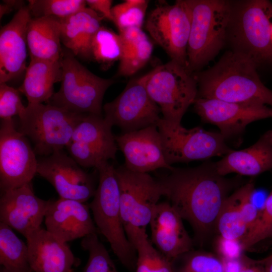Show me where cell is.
<instances>
[{"label": "cell", "instance_id": "cell-1", "mask_svg": "<svg viewBox=\"0 0 272 272\" xmlns=\"http://www.w3.org/2000/svg\"><path fill=\"white\" fill-rule=\"evenodd\" d=\"M168 170V174L158 178L164 196L182 219L190 223L196 241L202 244L215 229L221 208L239 180L221 175L215 162L210 161L195 167Z\"/></svg>", "mask_w": 272, "mask_h": 272}, {"label": "cell", "instance_id": "cell-2", "mask_svg": "<svg viewBox=\"0 0 272 272\" xmlns=\"http://www.w3.org/2000/svg\"><path fill=\"white\" fill-rule=\"evenodd\" d=\"M257 67L244 54L227 52L214 66L194 75L198 87L197 97L272 109V90L261 81Z\"/></svg>", "mask_w": 272, "mask_h": 272}, {"label": "cell", "instance_id": "cell-3", "mask_svg": "<svg viewBox=\"0 0 272 272\" xmlns=\"http://www.w3.org/2000/svg\"><path fill=\"white\" fill-rule=\"evenodd\" d=\"M190 15L187 66L192 73L214 58L224 44L232 6L225 0H186Z\"/></svg>", "mask_w": 272, "mask_h": 272}, {"label": "cell", "instance_id": "cell-4", "mask_svg": "<svg viewBox=\"0 0 272 272\" xmlns=\"http://www.w3.org/2000/svg\"><path fill=\"white\" fill-rule=\"evenodd\" d=\"M97 169L99 183L89 206L94 222L121 263L129 270L134 271L137 251L129 242L123 228L115 168L108 162Z\"/></svg>", "mask_w": 272, "mask_h": 272}, {"label": "cell", "instance_id": "cell-5", "mask_svg": "<svg viewBox=\"0 0 272 272\" xmlns=\"http://www.w3.org/2000/svg\"><path fill=\"white\" fill-rule=\"evenodd\" d=\"M115 173L123 228L134 248L137 242L147 235V226L159 200L164 196V188L158 179L149 173L132 171L124 165L115 168Z\"/></svg>", "mask_w": 272, "mask_h": 272}, {"label": "cell", "instance_id": "cell-6", "mask_svg": "<svg viewBox=\"0 0 272 272\" xmlns=\"http://www.w3.org/2000/svg\"><path fill=\"white\" fill-rule=\"evenodd\" d=\"M70 50L62 51L61 85L47 103L72 112L102 116V101L114 80L92 73Z\"/></svg>", "mask_w": 272, "mask_h": 272}, {"label": "cell", "instance_id": "cell-7", "mask_svg": "<svg viewBox=\"0 0 272 272\" xmlns=\"http://www.w3.org/2000/svg\"><path fill=\"white\" fill-rule=\"evenodd\" d=\"M272 4L266 0L240 3L232 11L228 29L233 50L249 57L257 66L272 65Z\"/></svg>", "mask_w": 272, "mask_h": 272}, {"label": "cell", "instance_id": "cell-8", "mask_svg": "<svg viewBox=\"0 0 272 272\" xmlns=\"http://www.w3.org/2000/svg\"><path fill=\"white\" fill-rule=\"evenodd\" d=\"M84 115L49 103L28 104L19 116V130L33 142L36 154L46 157L66 148Z\"/></svg>", "mask_w": 272, "mask_h": 272}, {"label": "cell", "instance_id": "cell-9", "mask_svg": "<svg viewBox=\"0 0 272 272\" xmlns=\"http://www.w3.org/2000/svg\"><path fill=\"white\" fill-rule=\"evenodd\" d=\"M197 83L187 68L173 61L150 71L146 83L147 92L159 106L162 118L181 124L189 106L197 95Z\"/></svg>", "mask_w": 272, "mask_h": 272}, {"label": "cell", "instance_id": "cell-10", "mask_svg": "<svg viewBox=\"0 0 272 272\" xmlns=\"http://www.w3.org/2000/svg\"><path fill=\"white\" fill-rule=\"evenodd\" d=\"M167 163H187L226 155L233 150L220 132L200 127L187 129L162 118L157 124Z\"/></svg>", "mask_w": 272, "mask_h": 272}, {"label": "cell", "instance_id": "cell-11", "mask_svg": "<svg viewBox=\"0 0 272 272\" xmlns=\"http://www.w3.org/2000/svg\"><path fill=\"white\" fill-rule=\"evenodd\" d=\"M150 72L130 80L123 91L103 106L104 118L122 133L156 125L162 118L159 106L149 95L146 83Z\"/></svg>", "mask_w": 272, "mask_h": 272}, {"label": "cell", "instance_id": "cell-12", "mask_svg": "<svg viewBox=\"0 0 272 272\" xmlns=\"http://www.w3.org/2000/svg\"><path fill=\"white\" fill-rule=\"evenodd\" d=\"M146 28L171 60L187 68L190 15L186 0H178L173 5L156 6L148 16Z\"/></svg>", "mask_w": 272, "mask_h": 272}, {"label": "cell", "instance_id": "cell-13", "mask_svg": "<svg viewBox=\"0 0 272 272\" xmlns=\"http://www.w3.org/2000/svg\"><path fill=\"white\" fill-rule=\"evenodd\" d=\"M26 137L13 118L1 119L0 186L2 192L31 183L37 173L38 160Z\"/></svg>", "mask_w": 272, "mask_h": 272}, {"label": "cell", "instance_id": "cell-14", "mask_svg": "<svg viewBox=\"0 0 272 272\" xmlns=\"http://www.w3.org/2000/svg\"><path fill=\"white\" fill-rule=\"evenodd\" d=\"M112 126L102 116L84 114L66 148L70 156L80 166L96 169L114 160L118 148Z\"/></svg>", "mask_w": 272, "mask_h": 272}, {"label": "cell", "instance_id": "cell-15", "mask_svg": "<svg viewBox=\"0 0 272 272\" xmlns=\"http://www.w3.org/2000/svg\"><path fill=\"white\" fill-rule=\"evenodd\" d=\"M193 104L201 120L217 126L226 141L241 135L252 122L272 118V109L264 105L199 97H196Z\"/></svg>", "mask_w": 272, "mask_h": 272}, {"label": "cell", "instance_id": "cell-16", "mask_svg": "<svg viewBox=\"0 0 272 272\" xmlns=\"http://www.w3.org/2000/svg\"><path fill=\"white\" fill-rule=\"evenodd\" d=\"M62 150L38 160L37 173L54 187L59 197L84 202L96 188L91 176Z\"/></svg>", "mask_w": 272, "mask_h": 272}, {"label": "cell", "instance_id": "cell-17", "mask_svg": "<svg viewBox=\"0 0 272 272\" xmlns=\"http://www.w3.org/2000/svg\"><path fill=\"white\" fill-rule=\"evenodd\" d=\"M49 200L37 197L31 183L2 192L0 222L14 229L25 238L41 228Z\"/></svg>", "mask_w": 272, "mask_h": 272}, {"label": "cell", "instance_id": "cell-18", "mask_svg": "<svg viewBox=\"0 0 272 272\" xmlns=\"http://www.w3.org/2000/svg\"><path fill=\"white\" fill-rule=\"evenodd\" d=\"M118 148L125 158L127 169L147 173L160 168L171 170L165 158L161 136L156 125L115 135Z\"/></svg>", "mask_w": 272, "mask_h": 272}, {"label": "cell", "instance_id": "cell-19", "mask_svg": "<svg viewBox=\"0 0 272 272\" xmlns=\"http://www.w3.org/2000/svg\"><path fill=\"white\" fill-rule=\"evenodd\" d=\"M89 209L84 202L76 200H49L44 218L46 230L65 243L97 233Z\"/></svg>", "mask_w": 272, "mask_h": 272}, {"label": "cell", "instance_id": "cell-20", "mask_svg": "<svg viewBox=\"0 0 272 272\" xmlns=\"http://www.w3.org/2000/svg\"><path fill=\"white\" fill-rule=\"evenodd\" d=\"M29 9L19 10L0 31V83H7L26 71V30L31 18Z\"/></svg>", "mask_w": 272, "mask_h": 272}, {"label": "cell", "instance_id": "cell-21", "mask_svg": "<svg viewBox=\"0 0 272 272\" xmlns=\"http://www.w3.org/2000/svg\"><path fill=\"white\" fill-rule=\"evenodd\" d=\"M149 224L151 242L170 260L191 250L193 241L182 218L169 202L157 205Z\"/></svg>", "mask_w": 272, "mask_h": 272}, {"label": "cell", "instance_id": "cell-22", "mask_svg": "<svg viewBox=\"0 0 272 272\" xmlns=\"http://www.w3.org/2000/svg\"><path fill=\"white\" fill-rule=\"evenodd\" d=\"M33 272H72L78 263L66 243L41 227L26 237Z\"/></svg>", "mask_w": 272, "mask_h": 272}, {"label": "cell", "instance_id": "cell-23", "mask_svg": "<svg viewBox=\"0 0 272 272\" xmlns=\"http://www.w3.org/2000/svg\"><path fill=\"white\" fill-rule=\"evenodd\" d=\"M222 176L230 173L254 176L272 169V129L261 135L249 147L233 150L215 162Z\"/></svg>", "mask_w": 272, "mask_h": 272}, {"label": "cell", "instance_id": "cell-24", "mask_svg": "<svg viewBox=\"0 0 272 272\" xmlns=\"http://www.w3.org/2000/svg\"><path fill=\"white\" fill-rule=\"evenodd\" d=\"M104 18L86 7L72 15L59 20L61 42L75 56L90 58L92 39L101 27Z\"/></svg>", "mask_w": 272, "mask_h": 272}, {"label": "cell", "instance_id": "cell-25", "mask_svg": "<svg viewBox=\"0 0 272 272\" xmlns=\"http://www.w3.org/2000/svg\"><path fill=\"white\" fill-rule=\"evenodd\" d=\"M26 38L30 59L60 61L62 51L59 20L31 17L27 26Z\"/></svg>", "mask_w": 272, "mask_h": 272}, {"label": "cell", "instance_id": "cell-26", "mask_svg": "<svg viewBox=\"0 0 272 272\" xmlns=\"http://www.w3.org/2000/svg\"><path fill=\"white\" fill-rule=\"evenodd\" d=\"M60 61L30 59L25 77L18 90L27 98L28 104L48 102L53 94V85L61 81Z\"/></svg>", "mask_w": 272, "mask_h": 272}, {"label": "cell", "instance_id": "cell-27", "mask_svg": "<svg viewBox=\"0 0 272 272\" xmlns=\"http://www.w3.org/2000/svg\"><path fill=\"white\" fill-rule=\"evenodd\" d=\"M122 43V52L116 77L134 75L151 58L153 44L141 28L133 27L119 32Z\"/></svg>", "mask_w": 272, "mask_h": 272}, {"label": "cell", "instance_id": "cell-28", "mask_svg": "<svg viewBox=\"0 0 272 272\" xmlns=\"http://www.w3.org/2000/svg\"><path fill=\"white\" fill-rule=\"evenodd\" d=\"M0 264L12 272H33L27 244L8 225L0 222Z\"/></svg>", "mask_w": 272, "mask_h": 272}, {"label": "cell", "instance_id": "cell-29", "mask_svg": "<svg viewBox=\"0 0 272 272\" xmlns=\"http://www.w3.org/2000/svg\"><path fill=\"white\" fill-rule=\"evenodd\" d=\"M240 187L225 200L216 222L215 229L218 235L241 240L248 231L240 209Z\"/></svg>", "mask_w": 272, "mask_h": 272}, {"label": "cell", "instance_id": "cell-30", "mask_svg": "<svg viewBox=\"0 0 272 272\" xmlns=\"http://www.w3.org/2000/svg\"><path fill=\"white\" fill-rule=\"evenodd\" d=\"M122 52V43L120 34L101 26L92 39L90 58L107 67L120 60Z\"/></svg>", "mask_w": 272, "mask_h": 272}, {"label": "cell", "instance_id": "cell-31", "mask_svg": "<svg viewBox=\"0 0 272 272\" xmlns=\"http://www.w3.org/2000/svg\"><path fill=\"white\" fill-rule=\"evenodd\" d=\"M173 272H224L221 258L211 253L192 251L172 261Z\"/></svg>", "mask_w": 272, "mask_h": 272}, {"label": "cell", "instance_id": "cell-32", "mask_svg": "<svg viewBox=\"0 0 272 272\" xmlns=\"http://www.w3.org/2000/svg\"><path fill=\"white\" fill-rule=\"evenodd\" d=\"M86 6L84 0H30L27 7L33 18L52 17L61 20Z\"/></svg>", "mask_w": 272, "mask_h": 272}, {"label": "cell", "instance_id": "cell-33", "mask_svg": "<svg viewBox=\"0 0 272 272\" xmlns=\"http://www.w3.org/2000/svg\"><path fill=\"white\" fill-rule=\"evenodd\" d=\"M137 251L135 272H173L170 260L152 245L146 235L134 246Z\"/></svg>", "mask_w": 272, "mask_h": 272}, {"label": "cell", "instance_id": "cell-34", "mask_svg": "<svg viewBox=\"0 0 272 272\" xmlns=\"http://www.w3.org/2000/svg\"><path fill=\"white\" fill-rule=\"evenodd\" d=\"M149 3L147 0H126L113 6V22L119 32L130 28H141Z\"/></svg>", "mask_w": 272, "mask_h": 272}, {"label": "cell", "instance_id": "cell-35", "mask_svg": "<svg viewBox=\"0 0 272 272\" xmlns=\"http://www.w3.org/2000/svg\"><path fill=\"white\" fill-rule=\"evenodd\" d=\"M272 238V190L267 196L252 226L241 240L243 251Z\"/></svg>", "mask_w": 272, "mask_h": 272}, {"label": "cell", "instance_id": "cell-36", "mask_svg": "<svg viewBox=\"0 0 272 272\" xmlns=\"http://www.w3.org/2000/svg\"><path fill=\"white\" fill-rule=\"evenodd\" d=\"M81 246L89 255L83 272H119L106 248L99 240L97 233L84 237Z\"/></svg>", "mask_w": 272, "mask_h": 272}, {"label": "cell", "instance_id": "cell-37", "mask_svg": "<svg viewBox=\"0 0 272 272\" xmlns=\"http://www.w3.org/2000/svg\"><path fill=\"white\" fill-rule=\"evenodd\" d=\"M20 92L9 86L0 83V117L1 119H11L20 116L26 107L22 102Z\"/></svg>", "mask_w": 272, "mask_h": 272}, {"label": "cell", "instance_id": "cell-38", "mask_svg": "<svg viewBox=\"0 0 272 272\" xmlns=\"http://www.w3.org/2000/svg\"><path fill=\"white\" fill-rule=\"evenodd\" d=\"M215 247L219 256L224 259H240L243 251L240 240L230 239L218 235Z\"/></svg>", "mask_w": 272, "mask_h": 272}, {"label": "cell", "instance_id": "cell-39", "mask_svg": "<svg viewBox=\"0 0 272 272\" xmlns=\"http://www.w3.org/2000/svg\"><path fill=\"white\" fill-rule=\"evenodd\" d=\"M88 7L98 14H101L104 18L113 22L112 13V1L111 0H87Z\"/></svg>", "mask_w": 272, "mask_h": 272}, {"label": "cell", "instance_id": "cell-40", "mask_svg": "<svg viewBox=\"0 0 272 272\" xmlns=\"http://www.w3.org/2000/svg\"><path fill=\"white\" fill-rule=\"evenodd\" d=\"M221 258L224 272H241L244 264L243 256L240 259H235Z\"/></svg>", "mask_w": 272, "mask_h": 272}, {"label": "cell", "instance_id": "cell-41", "mask_svg": "<svg viewBox=\"0 0 272 272\" xmlns=\"http://www.w3.org/2000/svg\"><path fill=\"white\" fill-rule=\"evenodd\" d=\"M244 264L241 272H264L263 265L257 260L243 257Z\"/></svg>", "mask_w": 272, "mask_h": 272}, {"label": "cell", "instance_id": "cell-42", "mask_svg": "<svg viewBox=\"0 0 272 272\" xmlns=\"http://www.w3.org/2000/svg\"><path fill=\"white\" fill-rule=\"evenodd\" d=\"M23 2L20 1H6L3 5H1V18L13 10L18 9L20 10L24 6Z\"/></svg>", "mask_w": 272, "mask_h": 272}, {"label": "cell", "instance_id": "cell-43", "mask_svg": "<svg viewBox=\"0 0 272 272\" xmlns=\"http://www.w3.org/2000/svg\"><path fill=\"white\" fill-rule=\"evenodd\" d=\"M257 261L263 265L264 272H272V254L266 258Z\"/></svg>", "mask_w": 272, "mask_h": 272}, {"label": "cell", "instance_id": "cell-44", "mask_svg": "<svg viewBox=\"0 0 272 272\" xmlns=\"http://www.w3.org/2000/svg\"><path fill=\"white\" fill-rule=\"evenodd\" d=\"M0 272H12V271L7 269L6 268H4V267H2L1 268Z\"/></svg>", "mask_w": 272, "mask_h": 272}, {"label": "cell", "instance_id": "cell-45", "mask_svg": "<svg viewBox=\"0 0 272 272\" xmlns=\"http://www.w3.org/2000/svg\"><path fill=\"white\" fill-rule=\"evenodd\" d=\"M270 32H271V40H272V24H271V26Z\"/></svg>", "mask_w": 272, "mask_h": 272}, {"label": "cell", "instance_id": "cell-46", "mask_svg": "<svg viewBox=\"0 0 272 272\" xmlns=\"http://www.w3.org/2000/svg\"><path fill=\"white\" fill-rule=\"evenodd\" d=\"M272 254V253H271Z\"/></svg>", "mask_w": 272, "mask_h": 272}]
</instances>
